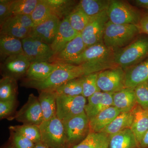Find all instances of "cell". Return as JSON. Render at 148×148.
<instances>
[{
	"label": "cell",
	"instance_id": "obj_45",
	"mask_svg": "<svg viewBox=\"0 0 148 148\" xmlns=\"http://www.w3.org/2000/svg\"><path fill=\"white\" fill-rule=\"evenodd\" d=\"M134 2L136 5L148 11V0H136Z\"/></svg>",
	"mask_w": 148,
	"mask_h": 148
},
{
	"label": "cell",
	"instance_id": "obj_10",
	"mask_svg": "<svg viewBox=\"0 0 148 148\" xmlns=\"http://www.w3.org/2000/svg\"><path fill=\"white\" fill-rule=\"evenodd\" d=\"M108 21L107 10L90 18L88 24L81 33L86 47L103 42L104 31Z\"/></svg>",
	"mask_w": 148,
	"mask_h": 148
},
{
	"label": "cell",
	"instance_id": "obj_36",
	"mask_svg": "<svg viewBox=\"0 0 148 148\" xmlns=\"http://www.w3.org/2000/svg\"><path fill=\"white\" fill-rule=\"evenodd\" d=\"M67 17L73 29L79 33H81L83 31L90 19V17L77 5Z\"/></svg>",
	"mask_w": 148,
	"mask_h": 148
},
{
	"label": "cell",
	"instance_id": "obj_37",
	"mask_svg": "<svg viewBox=\"0 0 148 148\" xmlns=\"http://www.w3.org/2000/svg\"><path fill=\"white\" fill-rule=\"evenodd\" d=\"M98 73H94L83 77L82 95L88 98L95 92L101 91L97 86Z\"/></svg>",
	"mask_w": 148,
	"mask_h": 148
},
{
	"label": "cell",
	"instance_id": "obj_40",
	"mask_svg": "<svg viewBox=\"0 0 148 148\" xmlns=\"http://www.w3.org/2000/svg\"><path fill=\"white\" fill-rule=\"evenodd\" d=\"M16 100L0 101V118L8 117L15 108Z\"/></svg>",
	"mask_w": 148,
	"mask_h": 148
},
{
	"label": "cell",
	"instance_id": "obj_24",
	"mask_svg": "<svg viewBox=\"0 0 148 148\" xmlns=\"http://www.w3.org/2000/svg\"><path fill=\"white\" fill-rule=\"evenodd\" d=\"M0 54L1 58L11 56L24 54L21 40L8 35H0Z\"/></svg>",
	"mask_w": 148,
	"mask_h": 148
},
{
	"label": "cell",
	"instance_id": "obj_5",
	"mask_svg": "<svg viewBox=\"0 0 148 148\" xmlns=\"http://www.w3.org/2000/svg\"><path fill=\"white\" fill-rule=\"evenodd\" d=\"M41 143L49 148H65L67 139L63 122L56 116L39 126Z\"/></svg>",
	"mask_w": 148,
	"mask_h": 148
},
{
	"label": "cell",
	"instance_id": "obj_44",
	"mask_svg": "<svg viewBox=\"0 0 148 148\" xmlns=\"http://www.w3.org/2000/svg\"><path fill=\"white\" fill-rule=\"evenodd\" d=\"M139 145L142 148H148V130L143 135Z\"/></svg>",
	"mask_w": 148,
	"mask_h": 148
},
{
	"label": "cell",
	"instance_id": "obj_41",
	"mask_svg": "<svg viewBox=\"0 0 148 148\" xmlns=\"http://www.w3.org/2000/svg\"><path fill=\"white\" fill-rule=\"evenodd\" d=\"M12 0H0V25L1 26L10 17V6Z\"/></svg>",
	"mask_w": 148,
	"mask_h": 148
},
{
	"label": "cell",
	"instance_id": "obj_30",
	"mask_svg": "<svg viewBox=\"0 0 148 148\" xmlns=\"http://www.w3.org/2000/svg\"><path fill=\"white\" fill-rule=\"evenodd\" d=\"M53 14L61 20L66 18L75 8L76 1L71 0H47Z\"/></svg>",
	"mask_w": 148,
	"mask_h": 148
},
{
	"label": "cell",
	"instance_id": "obj_20",
	"mask_svg": "<svg viewBox=\"0 0 148 148\" xmlns=\"http://www.w3.org/2000/svg\"><path fill=\"white\" fill-rule=\"evenodd\" d=\"M133 119L130 129L134 133L138 145L148 130V110L143 109L138 104L131 111Z\"/></svg>",
	"mask_w": 148,
	"mask_h": 148
},
{
	"label": "cell",
	"instance_id": "obj_14",
	"mask_svg": "<svg viewBox=\"0 0 148 148\" xmlns=\"http://www.w3.org/2000/svg\"><path fill=\"white\" fill-rule=\"evenodd\" d=\"M61 20L52 15L47 20L31 29L29 36L50 45L53 42Z\"/></svg>",
	"mask_w": 148,
	"mask_h": 148
},
{
	"label": "cell",
	"instance_id": "obj_21",
	"mask_svg": "<svg viewBox=\"0 0 148 148\" xmlns=\"http://www.w3.org/2000/svg\"><path fill=\"white\" fill-rule=\"evenodd\" d=\"M120 113L113 106L102 111L89 120V132H101Z\"/></svg>",
	"mask_w": 148,
	"mask_h": 148
},
{
	"label": "cell",
	"instance_id": "obj_32",
	"mask_svg": "<svg viewBox=\"0 0 148 148\" xmlns=\"http://www.w3.org/2000/svg\"><path fill=\"white\" fill-rule=\"evenodd\" d=\"M83 77L71 80L53 90L57 95L77 96L82 95Z\"/></svg>",
	"mask_w": 148,
	"mask_h": 148
},
{
	"label": "cell",
	"instance_id": "obj_26",
	"mask_svg": "<svg viewBox=\"0 0 148 148\" xmlns=\"http://www.w3.org/2000/svg\"><path fill=\"white\" fill-rule=\"evenodd\" d=\"M110 1L108 0H81L77 6L90 18L95 17L108 10Z\"/></svg>",
	"mask_w": 148,
	"mask_h": 148
},
{
	"label": "cell",
	"instance_id": "obj_46",
	"mask_svg": "<svg viewBox=\"0 0 148 148\" xmlns=\"http://www.w3.org/2000/svg\"><path fill=\"white\" fill-rule=\"evenodd\" d=\"M34 148H49L48 147H47V146L45 145H44L41 142L40 143H37V144H36V145H35V146Z\"/></svg>",
	"mask_w": 148,
	"mask_h": 148
},
{
	"label": "cell",
	"instance_id": "obj_8",
	"mask_svg": "<svg viewBox=\"0 0 148 148\" xmlns=\"http://www.w3.org/2000/svg\"><path fill=\"white\" fill-rule=\"evenodd\" d=\"M125 72L119 66L98 73L97 83L102 92L114 93L125 88Z\"/></svg>",
	"mask_w": 148,
	"mask_h": 148
},
{
	"label": "cell",
	"instance_id": "obj_18",
	"mask_svg": "<svg viewBox=\"0 0 148 148\" xmlns=\"http://www.w3.org/2000/svg\"><path fill=\"white\" fill-rule=\"evenodd\" d=\"M125 87L134 88L148 79V57L125 70Z\"/></svg>",
	"mask_w": 148,
	"mask_h": 148
},
{
	"label": "cell",
	"instance_id": "obj_27",
	"mask_svg": "<svg viewBox=\"0 0 148 148\" xmlns=\"http://www.w3.org/2000/svg\"><path fill=\"white\" fill-rule=\"evenodd\" d=\"M73 148H110L109 135L103 132H89L84 140Z\"/></svg>",
	"mask_w": 148,
	"mask_h": 148
},
{
	"label": "cell",
	"instance_id": "obj_13",
	"mask_svg": "<svg viewBox=\"0 0 148 148\" xmlns=\"http://www.w3.org/2000/svg\"><path fill=\"white\" fill-rule=\"evenodd\" d=\"M31 63L25 54L8 56L1 64L3 77H11L16 80L26 75Z\"/></svg>",
	"mask_w": 148,
	"mask_h": 148
},
{
	"label": "cell",
	"instance_id": "obj_47",
	"mask_svg": "<svg viewBox=\"0 0 148 148\" xmlns=\"http://www.w3.org/2000/svg\"><path fill=\"white\" fill-rule=\"evenodd\" d=\"M146 83H147V86H148V79L147 80V81H146Z\"/></svg>",
	"mask_w": 148,
	"mask_h": 148
},
{
	"label": "cell",
	"instance_id": "obj_38",
	"mask_svg": "<svg viewBox=\"0 0 148 148\" xmlns=\"http://www.w3.org/2000/svg\"><path fill=\"white\" fill-rule=\"evenodd\" d=\"M134 90L137 104L148 110V86L146 82L136 86Z\"/></svg>",
	"mask_w": 148,
	"mask_h": 148
},
{
	"label": "cell",
	"instance_id": "obj_35",
	"mask_svg": "<svg viewBox=\"0 0 148 148\" xmlns=\"http://www.w3.org/2000/svg\"><path fill=\"white\" fill-rule=\"evenodd\" d=\"M39 0H14L10 6V17L18 14L31 15Z\"/></svg>",
	"mask_w": 148,
	"mask_h": 148
},
{
	"label": "cell",
	"instance_id": "obj_7",
	"mask_svg": "<svg viewBox=\"0 0 148 148\" xmlns=\"http://www.w3.org/2000/svg\"><path fill=\"white\" fill-rule=\"evenodd\" d=\"M86 103V98L82 95H57L56 116L63 123L67 121L84 112Z\"/></svg>",
	"mask_w": 148,
	"mask_h": 148
},
{
	"label": "cell",
	"instance_id": "obj_19",
	"mask_svg": "<svg viewBox=\"0 0 148 148\" xmlns=\"http://www.w3.org/2000/svg\"><path fill=\"white\" fill-rule=\"evenodd\" d=\"M137 104L134 88L125 87L113 94V106L121 113L131 112Z\"/></svg>",
	"mask_w": 148,
	"mask_h": 148
},
{
	"label": "cell",
	"instance_id": "obj_6",
	"mask_svg": "<svg viewBox=\"0 0 148 148\" xmlns=\"http://www.w3.org/2000/svg\"><path fill=\"white\" fill-rule=\"evenodd\" d=\"M109 21L116 24L138 25L142 15L136 8L124 1H110L107 10Z\"/></svg>",
	"mask_w": 148,
	"mask_h": 148
},
{
	"label": "cell",
	"instance_id": "obj_4",
	"mask_svg": "<svg viewBox=\"0 0 148 148\" xmlns=\"http://www.w3.org/2000/svg\"><path fill=\"white\" fill-rule=\"evenodd\" d=\"M148 57V35L140 34L132 42L115 51L114 62L125 70Z\"/></svg>",
	"mask_w": 148,
	"mask_h": 148
},
{
	"label": "cell",
	"instance_id": "obj_28",
	"mask_svg": "<svg viewBox=\"0 0 148 148\" xmlns=\"http://www.w3.org/2000/svg\"><path fill=\"white\" fill-rule=\"evenodd\" d=\"M31 29L22 27L12 16L1 26V34L8 35L22 40L29 36Z\"/></svg>",
	"mask_w": 148,
	"mask_h": 148
},
{
	"label": "cell",
	"instance_id": "obj_3",
	"mask_svg": "<svg viewBox=\"0 0 148 148\" xmlns=\"http://www.w3.org/2000/svg\"><path fill=\"white\" fill-rule=\"evenodd\" d=\"M141 34L138 25L116 24L108 21L103 35V42L114 51L127 46Z\"/></svg>",
	"mask_w": 148,
	"mask_h": 148
},
{
	"label": "cell",
	"instance_id": "obj_15",
	"mask_svg": "<svg viewBox=\"0 0 148 148\" xmlns=\"http://www.w3.org/2000/svg\"><path fill=\"white\" fill-rule=\"evenodd\" d=\"M113 93L98 91L87 98L88 103L85 112L89 120L101 112L113 106Z\"/></svg>",
	"mask_w": 148,
	"mask_h": 148
},
{
	"label": "cell",
	"instance_id": "obj_29",
	"mask_svg": "<svg viewBox=\"0 0 148 148\" xmlns=\"http://www.w3.org/2000/svg\"><path fill=\"white\" fill-rule=\"evenodd\" d=\"M133 116L132 112H121L101 132L113 135L125 128H130Z\"/></svg>",
	"mask_w": 148,
	"mask_h": 148
},
{
	"label": "cell",
	"instance_id": "obj_25",
	"mask_svg": "<svg viewBox=\"0 0 148 148\" xmlns=\"http://www.w3.org/2000/svg\"><path fill=\"white\" fill-rule=\"evenodd\" d=\"M57 95L53 90L41 91L38 100L44 121L51 119L56 116V98Z\"/></svg>",
	"mask_w": 148,
	"mask_h": 148
},
{
	"label": "cell",
	"instance_id": "obj_16",
	"mask_svg": "<svg viewBox=\"0 0 148 148\" xmlns=\"http://www.w3.org/2000/svg\"><path fill=\"white\" fill-rule=\"evenodd\" d=\"M86 48L80 33L62 50L54 54L49 62L66 63L76 58Z\"/></svg>",
	"mask_w": 148,
	"mask_h": 148
},
{
	"label": "cell",
	"instance_id": "obj_2",
	"mask_svg": "<svg viewBox=\"0 0 148 148\" xmlns=\"http://www.w3.org/2000/svg\"><path fill=\"white\" fill-rule=\"evenodd\" d=\"M85 75L84 70L81 65L60 63L57 69L45 79L40 81L27 79L23 84L40 91L54 90L69 81Z\"/></svg>",
	"mask_w": 148,
	"mask_h": 148
},
{
	"label": "cell",
	"instance_id": "obj_31",
	"mask_svg": "<svg viewBox=\"0 0 148 148\" xmlns=\"http://www.w3.org/2000/svg\"><path fill=\"white\" fill-rule=\"evenodd\" d=\"M16 80L9 77H3L0 80V101L16 100L17 94Z\"/></svg>",
	"mask_w": 148,
	"mask_h": 148
},
{
	"label": "cell",
	"instance_id": "obj_42",
	"mask_svg": "<svg viewBox=\"0 0 148 148\" xmlns=\"http://www.w3.org/2000/svg\"><path fill=\"white\" fill-rule=\"evenodd\" d=\"M22 27L27 29H32L34 27L31 15L18 14L11 16Z\"/></svg>",
	"mask_w": 148,
	"mask_h": 148
},
{
	"label": "cell",
	"instance_id": "obj_34",
	"mask_svg": "<svg viewBox=\"0 0 148 148\" xmlns=\"http://www.w3.org/2000/svg\"><path fill=\"white\" fill-rule=\"evenodd\" d=\"M52 15L54 14L47 0H39L31 16L36 26L47 20Z\"/></svg>",
	"mask_w": 148,
	"mask_h": 148
},
{
	"label": "cell",
	"instance_id": "obj_9",
	"mask_svg": "<svg viewBox=\"0 0 148 148\" xmlns=\"http://www.w3.org/2000/svg\"><path fill=\"white\" fill-rule=\"evenodd\" d=\"M9 120H16L23 124L39 126L44 121L38 98L33 93L29 95L27 103Z\"/></svg>",
	"mask_w": 148,
	"mask_h": 148
},
{
	"label": "cell",
	"instance_id": "obj_23",
	"mask_svg": "<svg viewBox=\"0 0 148 148\" xmlns=\"http://www.w3.org/2000/svg\"><path fill=\"white\" fill-rule=\"evenodd\" d=\"M138 145L136 137L130 128L109 135L110 148H136Z\"/></svg>",
	"mask_w": 148,
	"mask_h": 148
},
{
	"label": "cell",
	"instance_id": "obj_11",
	"mask_svg": "<svg viewBox=\"0 0 148 148\" xmlns=\"http://www.w3.org/2000/svg\"><path fill=\"white\" fill-rule=\"evenodd\" d=\"M89 123L85 112L63 122L68 144L84 140L90 132Z\"/></svg>",
	"mask_w": 148,
	"mask_h": 148
},
{
	"label": "cell",
	"instance_id": "obj_48",
	"mask_svg": "<svg viewBox=\"0 0 148 148\" xmlns=\"http://www.w3.org/2000/svg\"><path fill=\"white\" fill-rule=\"evenodd\" d=\"M8 148H14L13 147H8Z\"/></svg>",
	"mask_w": 148,
	"mask_h": 148
},
{
	"label": "cell",
	"instance_id": "obj_43",
	"mask_svg": "<svg viewBox=\"0 0 148 148\" xmlns=\"http://www.w3.org/2000/svg\"><path fill=\"white\" fill-rule=\"evenodd\" d=\"M138 26L141 34L148 35V13L142 16Z\"/></svg>",
	"mask_w": 148,
	"mask_h": 148
},
{
	"label": "cell",
	"instance_id": "obj_33",
	"mask_svg": "<svg viewBox=\"0 0 148 148\" xmlns=\"http://www.w3.org/2000/svg\"><path fill=\"white\" fill-rule=\"evenodd\" d=\"M12 132H17L31 140L35 144L41 142V136L39 127L34 125H12L10 126Z\"/></svg>",
	"mask_w": 148,
	"mask_h": 148
},
{
	"label": "cell",
	"instance_id": "obj_12",
	"mask_svg": "<svg viewBox=\"0 0 148 148\" xmlns=\"http://www.w3.org/2000/svg\"><path fill=\"white\" fill-rule=\"evenodd\" d=\"M23 50L31 63L39 61L50 62L54 55L50 45L28 37L21 40Z\"/></svg>",
	"mask_w": 148,
	"mask_h": 148
},
{
	"label": "cell",
	"instance_id": "obj_22",
	"mask_svg": "<svg viewBox=\"0 0 148 148\" xmlns=\"http://www.w3.org/2000/svg\"><path fill=\"white\" fill-rule=\"evenodd\" d=\"M58 63L39 61L31 63L26 75L27 80L40 81L45 79L57 69Z\"/></svg>",
	"mask_w": 148,
	"mask_h": 148
},
{
	"label": "cell",
	"instance_id": "obj_17",
	"mask_svg": "<svg viewBox=\"0 0 148 148\" xmlns=\"http://www.w3.org/2000/svg\"><path fill=\"white\" fill-rule=\"evenodd\" d=\"M79 34L73 29L67 17L62 19L54 40L50 45L54 54L62 50Z\"/></svg>",
	"mask_w": 148,
	"mask_h": 148
},
{
	"label": "cell",
	"instance_id": "obj_1",
	"mask_svg": "<svg viewBox=\"0 0 148 148\" xmlns=\"http://www.w3.org/2000/svg\"><path fill=\"white\" fill-rule=\"evenodd\" d=\"M114 52L102 42L86 48L76 58L66 63L81 65L87 75L118 66L114 62Z\"/></svg>",
	"mask_w": 148,
	"mask_h": 148
},
{
	"label": "cell",
	"instance_id": "obj_39",
	"mask_svg": "<svg viewBox=\"0 0 148 148\" xmlns=\"http://www.w3.org/2000/svg\"><path fill=\"white\" fill-rule=\"evenodd\" d=\"M12 132L14 144L16 148H34L36 144L24 136L17 133Z\"/></svg>",
	"mask_w": 148,
	"mask_h": 148
}]
</instances>
